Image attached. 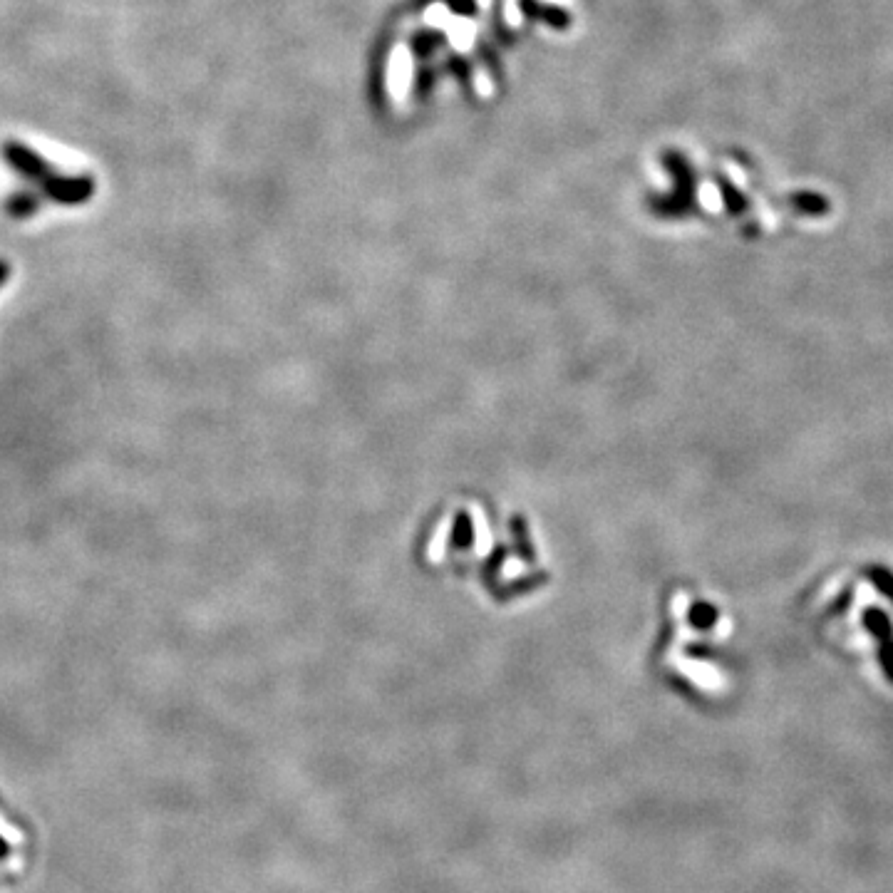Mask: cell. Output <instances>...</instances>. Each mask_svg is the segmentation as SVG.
<instances>
[{"instance_id":"obj_1","label":"cell","mask_w":893,"mask_h":893,"mask_svg":"<svg viewBox=\"0 0 893 893\" xmlns=\"http://www.w3.org/2000/svg\"><path fill=\"white\" fill-rule=\"evenodd\" d=\"M861 623L869 631V636L879 645V665L884 670L886 680L893 685V623L881 608H866Z\"/></svg>"},{"instance_id":"obj_2","label":"cell","mask_w":893,"mask_h":893,"mask_svg":"<svg viewBox=\"0 0 893 893\" xmlns=\"http://www.w3.org/2000/svg\"><path fill=\"white\" fill-rule=\"evenodd\" d=\"M3 154H5V162H8L15 172L23 174V177H28V179H33V182L45 184L50 177H53V174H50V167L43 162V157H38V154H35L33 149L25 147V144L5 142Z\"/></svg>"},{"instance_id":"obj_3","label":"cell","mask_w":893,"mask_h":893,"mask_svg":"<svg viewBox=\"0 0 893 893\" xmlns=\"http://www.w3.org/2000/svg\"><path fill=\"white\" fill-rule=\"evenodd\" d=\"M45 192L53 196L55 201H65V204H77V201H87V196L92 194L95 184L90 182V177H50L43 184Z\"/></svg>"},{"instance_id":"obj_4","label":"cell","mask_w":893,"mask_h":893,"mask_svg":"<svg viewBox=\"0 0 893 893\" xmlns=\"http://www.w3.org/2000/svg\"><path fill=\"white\" fill-rule=\"evenodd\" d=\"M866 578L871 581V586H876V591L881 596H886L893 603V574L886 566H869L866 569Z\"/></svg>"}]
</instances>
